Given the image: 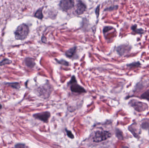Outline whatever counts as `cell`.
Instances as JSON below:
<instances>
[{"label":"cell","instance_id":"cell-1","mask_svg":"<svg viewBox=\"0 0 149 148\" xmlns=\"http://www.w3.org/2000/svg\"><path fill=\"white\" fill-rule=\"evenodd\" d=\"M29 32V29L27 25L22 24L17 27L15 32V38L17 40H24L26 38Z\"/></svg>","mask_w":149,"mask_h":148},{"label":"cell","instance_id":"cell-2","mask_svg":"<svg viewBox=\"0 0 149 148\" xmlns=\"http://www.w3.org/2000/svg\"><path fill=\"white\" fill-rule=\"evenodd\" d=\"M111 136V134L108 131H98L96 132L93 137L92 140L95 143H100L105 141Z\"/></svg>","mask_w":149,"mask_h":148},{"label":"cell","instance_id":"cell-3","mask_svg":"<svg viewBox=\"0 0 149 148\" xmlns=\"http://www.w3.org/2000/svg\"><path fill=\"white\" fill-rule=\"evenodd\" d=\"M70 82L72 84L71 86V90L73 92L76 93H83L86 92L84 89L76 83V79L74 76L72 77V80Z\"/></svg>","mask_w":149,"mask_h":148},{"label":"cell","instance_id":"cell-4","mask_svg":"<svg viewBox=\"0 0 149 148\" xmlns=\"http://www.w3.org/2000/svg\"><path fill=\"white\" fill-rule=\"evenodd\" d=\"M73 0H62L60 3V7L63 10L67 11L72 8L74 6Z\"/></svg>","mask_w":149,"mask_h":148},{"label":"cell","instance_id":"cell-5","mask_svg":"<svg viewBox=\"0 0 149 148\" xmlns=\"http://www.w3.org/2000/svg\"><path fill=\"white\" fill-rule=\"evenodd\" d=\"M131 102H132V103H130L131 106L135 110L139 112L145 110L147 107V104L137 101H131Z\"/></svg>","mask_w":149,"mask_h":148},{"label":"cell","instance_id":"cell-6","mask_svg":"<svg viewBox=\"0 0 149 148\" xmlns=\"http://www.w3.org/2000/svg\"><path fill=\"white\" fill-rule=\"evenodd\" d=\"M33 116L36 119L46 122H48V119L50 117V113L48 112H45L35 114L33 115Z\"/></svg>","mask_w":149,"mask_h":148},{"label":"cell","instance_id":"cell-7","mask_svg":"<svg viewBox=\"0 0 149 148\" xmlns=\"http://www.w3.org/2000/svg\"><path fill=\"white\" fill-rule=\"evenodd\" d=\"M86 10V6L83 3L79 1L76 5V13L78 15L82 14L85 12Z\"/></svg>","mask_w":149,"mask_h":148},{"label":"cell","instance_id":"cell-8","mask_svg":"<svg viewBox=\"0 0 149 148\" xmlns=\"http://www.w3.org/2000/svg\"><path fill=\"white\" fill-rule=\"evenodd\" d=\"M24 61L26 65L29 68H33L35 65L34 60L31 58H27Z\"/></svg>","mask_w":149,"mask_h":148},{"label":"cell","instance_id":"cell-9","mask_svg":"<svg viewBox=\"0 0 149 148\" xmlns=\"http://www.w3.org/2000/svg\"><path fill=\"white\" fill-rule=\"evenodd\" d=\"M76 48H72L69 50H68L66 52V56L69 57H72L73 55H74V53L76 51Z\"/></svg>","mask_w":149,"mask_h":148},{"label":"cell","instance_id":"cell-10","mask_svg":"<svg viewBox=\"0 0 149 148\" xmlns=\"http://www.w3.org/2000/svg\"><path fill=\"white\" fill-rule=\"evenodd\" d=\"M34 16L39 19H42L43 17V15L42 13L41 10L39 9L35 13Z\"/></svg>","mask_w":149,"mask_h":148},{"label":"cell","instance_id":"cell-11","mask_svg":"<svg viewBox=\"0 0 149 148\" xmlns=\"http://www.w3.org/2000/svg\"><path fill=\"white\" fill-rule=\"evenodd\" d=\"M11 63V61L8 59H5L3 60L2 61L0 62V66H1L3 65H5V64H10Z\"/></svg>","mask_w":149,"mask_h":148},{"label":"cell","instance_id":"cell-12","mask_svg":"<svg viewBox=\"0 0 149 148\" xmlns=\"http://www.w3.org/2000/svg\"><path fill=\"white\" fill-rule=\"evenodd\" d=\"M141 97L143 99L149 100V90L142 94Z\"/></svg>","mask_w":149,"mask_h":148},{"label":"cell","instance_id":"cell-13","mask_svg":"<svg viewBox=\"0 0 149 148\" xmlns=\"http://www.w3.org/2000/svg\"><path fill=\"white\" fill-rule=\"evenodd\" d=\"M133 31H135L136 33H143V30L141 29H137L136 26H133L132 27Z\"/></svg>","mask_w":149,"mask_h":148},{"label":"cell","instance_id":"cell-14","mask_svg":"<svg viewBox=\"0 0 149 148\" xmlns=\"http://www.w3.org/2000/svg\"><path fill=\"white\" fill-rule=\"evenodd\" d=\"M9 86L12 87L13 88L15 89H18L20 88L19 84L17 83H11V84H8Z\"/></svg>","mask_w":149,"mask_h":148},{"label":"cell","instance_id":"cell-15","mask_svg":"<svg viewBox=\"0 0 149 148\" xmlns=\"http://www.w3.org/2000/svg\"><path fill=\"white\" fill-rule=\"evenodd\" d=\"M140 63L139 62H137V63H131L130 64H129V65H128V66L130 67L131 68H132L133 67H138L140 65Z\"/></svg>","mask_w":149,"mask_h":148},{"label":"cell","instance_id":"cell-16","mask_svg":"<svg viewBox=\"0 0 149 148\" xmlns=\"http://www.w3.org/2000/svg\"><path fill=\"white\" fill-rule=\"evenodd\" d=\"M66 132H67V134L68 136H69L70 138H74V135H73V134L69 130H66Z\"/></svg>","mask_w":149,"mask_h":148},{"label":"cell","instance_id":"cell-17","mask_svg":"<svg viewBox=\"0 0 149 148\" xmlns=\"http://www.w3.org/2000/svg\"><path fill=\"white\" fill-rule=\"evenodd\" d=\"M15 147H17V148H24V147H26V146L24 144L18 143V144H17L15 146Z\"/></svg>","mask_w":149,"mask_h":148},{"label":"cell","instance_id":"cell-18","mask_svg":"<svg viewBox=\"0 0 149 148\" xmlns=\"http://www.w3.org/2000/svg\"><path fill=\"white\" fill-rule=\"evenodd\" d=\"M2 105H1V104H0V109H1V108H2Z\"/></svg>","mask_w":149,"mask_h":148}]
</instances>
